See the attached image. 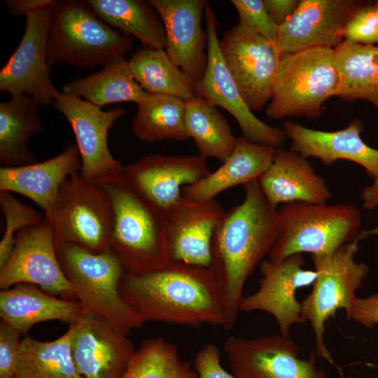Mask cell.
Listing matches in <instances>:
<instances>
[{
    "label": "cell",
    "mask_w": 378,
    "mask_h": 378,
    "mask_svg": "<svg viewBox=\"0 0 378 378\" xmlns=\"http://www.w3.org/2000/svg\"><path fill=\"white\" fill-rule=\"evenodd\" d=\"M244 192L242 202L225 211L211 242L209 267L220 288L226 330L235 324L247 279L281 230L279 211L267 201L258 181L246 184Z\"/></svg>",
    "instance_id": "obj_1"
},
{
    "label": "cell",
    "mask_w": 378,
    "mask_h": 378,
    "mask_svg": "<svg viewBox=\"0 0 378 378\" xmlns=\"http://www.w3.org/2000/svg\"><path fill=\"white\" fill-rule=\"evenodd\" d=\"M118 291L144 323L224 325L222 296L210 267L171 261L150 272L125 273Z\"/></svg>",
    "instance_id": "obj_2"
},
{
    "label": "cell",
    "mask_w": 378,
    "mask_h": 378,
    "mask_svg": "<svg viewBox=\"0 0 378 378\" xmlns=\"http://www.w3.org/2000/svg\"><path fill=\"white\" fill-rule=\"evenodd\" d=\"M107 194L113 222L109 246L125 273L141 274L170 262L165 212L139 192L122 172L99 182Z\"/></svg>",
    "instance_id": "obj_3"
},
{
    "label": "cell",
    "mask_w": 378,
    "mask_h": 378,
    "mask_svg": "<svg viewBox=\"0 0 378 378\" xmlns=\"http://www.w3.org/2000/svg\"><path fill=\"white\" fill-rule=\"evenodd\" d=\"M47 42L49 67L58 62L78 69L106 66L125 55L133 38L102 20L86 1L57 0Z\"/></svg>",
    "instance_id": "obj_4"
},
{
    "label": "cell",
    "mask_w": 378,
    "mask_h": 378,
    "mask_svg": "<svg viewBox=\"0 0 378 378\" xmlns=\"http://www.w3.org/2000/svg\"><path fill=\"white\" fill-rule=\"evenodd\" d=\"M56 253L77 301L85 308L104 317L127 336L144 323L119 294V283L125 271L113 250L108 248L96 253L67 242L57 246Z\"/></svg>",
    "instance_id": "obj_5"
},
{
    "label": "cell",
    "mask_w": 378,
    "mask_h": 378,
    "mask_svg": "<svg viewBox=\"0 0 378 378\" xmlns=\"http://www.w3.org/2000/svg\"><path fill=\"white\" fill-rule=\"evenodd\" d=\"M278 211L281 230L267 255L270 260L304 253H330L359 241L360 214L351 203L293 202L283 204Z\"/></svg>",
    "instance_id": "obj_6"
},
{
    "label": "cell",
    "mask_w": 378,
    "mask_h": 378,
    "mask_svg": "<svg viewBox=\"0 0 378 378\" xmlns=\"http://www.w3.org/2000/svg\"><path fill=\"white\" fill-rule=\"evenodd\" d=\"M339 87L333 48L282 53L265 113L276 120L318 118L324 102L337 96Z\"/></svg>",
    "instance_id": "obj_7"
},
{
    "label": "cell",
    "mask_w": 378,
    "mask_h": 378,
    "mask_svg": "<svg viewBox=\"0 0 378 378\" xmlns=\"http://www.w3.org/2000/svg\"><path fill=\"white\" fill-rule=\"evenodd\" d=\"M358 241L346 244L326 254L312 255L317 277L312 292L301 302V316L310 323L316 340V355L332 363L325 342L326 323L336 312L347 314L358 298L356 291L361 286L370 267L358 262L355 256Z\"/></svg>",
    "instance_id": "obj_8"
},
{
    "label": "cell",
    "mask_w": 378,
    "mask_h": 378,
    "mask_svg": "<svg viewBox=\"0 0 378 378\" xmlns=\"http://www.w3.org/2000/svg\"><path fill=\"white\" fill-rule=\"evenodd\" d=\"M45 216L55 248L67 242L96 253L110 248L113 215L109 198L98 183L86 180L80 172L64 181Z\"/></svg>",
    "instance_id": "obj_9"
},
{
    "label": "cell",
    "mask_w": 378,
    "mask_h": 378,
    "mask_svg": "<svg viewBox=\"0 0 378 378\" xmlns=\"http://www.w3.org/2000/svg\"><path fill=\"white\" fill-rule=\"evenodd\" d=\"M219 48L246 104L252 112L270 102L281 52L275 43L238 22L226 30Z\"/></svg>",
    "instance_id": "obj_10"
},
{
    "label": "cell",
    "mask_w": 378,
    "mask_h": 378,
    "mask_svg": "<svg viewBox=\"0 0 378 378\" xmlns=\"http://www.w3.org/2000/svg\"><path fill=\"white\" fill-rule=\"evenodd\" d=\"M52 4L28 13L22 38L0 71V91L26 94L39 106L52 104L59 92L52 85L47 62Z\"/></svg>",
    "instance_id": "obj_11"
},
{
    "label": "cell",
    "mask_w": 378,
    "mask_h": 378,
    "mask_svg": "<svg viewBox=\"0 0 378 378\" xmlns=\"http://www.w3.org/2000/svg\"><path fill=\"white\" fill-rule=\"evenodd\" d=\"M208 60L203 77L195 85V95L227 111L237 122L242 136L262 145L281 148L286 140L282 130L270 126L252 112L244 101L219 48L216 17L209 3L205 10Z\"/></svg>",
    "instance_id": "obj_12"
},
{
    "label": "cell",
    "mask_w": 378,
    "mask_h": 378,
    "mask_svg": "<svg viewBox=\"0 0 378 378\" xmlns=\"http://www.w3.org/2000/svg\"><path fill=\"white\" fill-rule=\"evenodd\" d=\"M18 284L36 285L64 299H76L59 265L51 225L46 216L16 234L13 252L0 269L1 290Z\"/></svg>",
    "instance_id": "obj_13"
},
{
    "label": "cell",
    "mask_w": 378,
    "mask_h": 378,
    "mask_svg": "<svg viewBox=\"0 0 378 378\" xmlns=\"http://www.w3.org/2000/svg\"><path fill=\"white\" fill-rule=\"evenodd\" d=\"M68 330L80 378H122L136 351L127 335L84 307Z\"/></svg>",
    "instance_id": "obj_14"
},
{
    "label": "cell",
    "mask_w": 378,
    "mask_h": 378,
    "mask_svg": "<svg viewBox=\"0 0 378 378\" xmlns=\"http://www.w3.org/2000/svg\"><path fill=\"white\" fill-rule=\"evenodd\" d=\"M52 105L66 118L74 133L81 161L80 174L84 178L99 183L122 172L123 164L109 150L108 135L114 122L125 115L123 108L103 111L85 99L60 91Z\"/></svg>",
    "instance_id": "obj_15"
},
{
    "label": "cell",
    "mask_w": 378,
    "mask_h": 378,
    "mask_svg": "<svg viewBox=\"0 0 378 378\" xmlns=\"http://www.w3.org/2000/svg\"><path fill=\"white\" fill-rule=\"evenodd\" d=\"M223 349L238 378H328L316 364V352L308 360L300 358L293 340L281 334L253 339L232 335Z\"/></svg>",
    "instance_id": "obj_16"
},
{
    "label": "cell",
    "mask_w": 378,
    "mask_h": 378,
    "mask_svg": "<svg viewBox=\"0 0 378 378\" xmlns=\"http://www.w3.org/2000/svg\"><path fill=\"white\" fill-rule=\"evenodd\" d=\"M302 254L291 255L283 260H264L259 265L261 279L258 289L244 296L240 312L262 311L276 320L281 335L289 337L295 324H304L301 316V302L296 298L298 289L314 284L317 272L305 270Z\"/></svg>",
    "instance_id": "obj_17"
},
{
    "label": "cell",
    "mask_w": 378,
    "mask_h": 378,
    "mask_svg": "<svg viewBox=\"0 0 378 378\" xmlns=\"http://www.w3.org/2000/svg\"><path fill=\"white\" fill-rule=\"evenodd\" d=\"M365 4L357 0H299L278 27L275 45L281 53L323 47L335 49L344 41L346 24Z\"/></svg>",
    "instance_id": "obj_18"
},
{
    "label": "cell",
    "mask_w": 378,
    "mask_h": 378,
    "mask_svg": "<svg viewBox=\"0 0 378 378\" xmlns=\"http://www.w3.org/2000/svg\"><path fill=\"white\" fill-rule=\"evenodd\" d=\"M164 212L170 260L209 267L212 239L223 209L214 200L182 195Z\"/></svg>",
    "instance_id": "obj_19"
},
{
    "label": "cell",
    "mask_w": 378,
    "mask_h": 378,
    "mask_svg": "<svg viewBox=\"0 0 378 378\" xmlns=\"http://www.w3.org/2000/svg\"><path fill=\"white\" fill-rule=\"evenodd\" d=\"M163 24L164 50L172 62L196 84L207 64L208 39L202 27L206 0H150Z\"/></svg>",
    "instance_id": "obj_20"
},
{
    "label": "cell",
    "mask_w": 378,
    "mask_h": 378,
    "mask_svg": "<svg viewBox=\"0 0 378 378\" xmlns=\"http://www.w3.org/2000/svg\"><path fill=\"white\" fill-rule=\"evenodd\" d=\"M210 172L206 158L200 154H150L122 169L125 178L164 211L182 196L183 186L197 183Z\"/></svg>",
    "instance_id": "obj_21"
},
{
    "label": "cell",
    "mask_w": 378,
    "mask_h": 378,
    "mask_svg": "<svg viewBox=\"0 0 378 378\" xmlns=\"http://www.w3.org/2000/svg\"><path fill=\"white\" fill-rule=\"evenodd\" d=\"M363 123L359 119L337 131L311 129L285 121L282 130L290 142V150L306 157L316 158L325 165L344 160L358 164L374 178L378 176V149L368 146L361 138Z\"/></svg>",
    "instance_id": "obj_22"
},
{
    "label": "cell",
    "mask_w": 378,
    "mask_h": 378,
    "mask_svg": "<svg viewBox=\"0 0 378 378\" xmlns=\"http://www.w3.org/2000/svg\"><path fill=\"white\" fill-rule=\"evenodd\" d=\"M258 181L274 207L293 202L327 203L332 197L308 158L290 149L278 148L270 166Z\"/></svg>",
    "instance_id": "obj_23"
},
{
    "label": "cell",
    "mask_w": 378,
    "mask_h": 378,
    "mask_svg": "<svg viewBox=\"0 0 378 378\" xmlns=\"http://www.w3.org/2000/svg\"><path fill=\"white\" fill-rule=\"evenodd\" d=\"M80 156L76 144L57 155L41 162L0 168V191L28 197L47 214L64 181L80 172Z\"/></svg>",
    "instance_id": "obj_24"
},
{
    "label": "cell",
    "mask_w": 378,
    "mask_h": 378,
    "mask_svg": "<svg viewBox=\"0 0 378 378\" xmlns=\"http://www.w3.org/2000/svg\"><path fill=\"white\" fill-rule=\"evenodd\" d=\"M277 149L243 136L238 137L222 165L197 183L183 187L182 195L197 200H214L228 188L258 180L270 166Z\"/></svg>",
    "instance_id": "obj_25"
},
{
    "label": "cell",
    "mask_w": 378,
    "mask_h": 378,
    "mask_svg": "<svg viewBox=\"0 0 378 378\" xmlns=\"http://www.w3.org/2000/svg\"><path fill=\"white\" fill-rule=\"evenodd\" d=\"M83 309L78 301L57 298L30 284H18L0 291L1 320L22 335L40 322L70 323Z\"/></svg>",
    "instance_id": "obj_26"
},
{
    "label": "cell",
    "mask_w": 378,
    "mask_h": 378,
    "mask_svg": "<svg viewBox=\"0 0 378 378\" xmlns=\"http://www.w3.org/2000/svg\"><path fill=\"white\" fill-rule=\"evenodd\" d=\"M38 104L26 94L10 96L0 103V163L15 167L38 162L28 140L43 131Z\"/></svg>",
    "instance_id": "obj_27"
},
{
    "label": "cell",
    "mask_w": 378,
    "mask_h": 378,
    "mask_svg": "<svg viewBox=\"0 0 378 378\" xmlns=\"http://www.w3.org/2000/svg\"><path fill=\"white\" fill-rule=\"evenodd\" d=\"M62 90L64 94L83 97L101 108L123 102L144 103L153 95L144 91L134 78L126 58L104 66L97 73L69 82Z\"/></svg>",
    "instance_id": "obj_28"
},
{
    "label": "cell",
    "mask_w": 378,
    "mask_h": 378,
    "mask_svg": "<svg viewBox=\"0 0 378 378\" xmlns=\"http://www.w3.org/2000/svg\"><path fill=\"white\" fill-rule=\"evenodd\" d=\"M334 50L340 75L336 97L347 102L365 100L378 109V45L344 40Z\"/></svg>",
    "instance_id": "obj_29"
},
{
    "label": "cell",
    "mask_w": 378,
    "mask_h": 378,
    "mask_svg": "<svg viewBox=\"0 0 378 378\" xmlns=\"http://www.w3.org/2000/svg\"><path fill=\"white\" fill-rule=\"evenodd\" d=\"M86 2L111 27L137 38L143 48H165L163 24L150 1L88 0Z\"/></svg>",
    "instance_id": "obj_30"
},
{
    "label": "cell",
    "mask_w": 378,
    "mask_h": 378,
    "mask_svg": "<svg viewBox=\"0 0 378 378\" xmlns=\"http://www.w3.org/2000/svg\"><path fill=\"white\" fill-rule=\"evenodd\" d=\"M127 61L132 76L147 93L184 101L195 96V83L172 62L164 49L141 48Z\"/></svg>",
    "instance_id": "obj_31"
},
{
    "label": "cell",
    "mask_w": 378,
    "mask_h": 378,
    "mask_svg": "<svg viewBox=\"0 0 378 378\" xmlns=\"http://www.w3.org/2000/svg\"><path fill=\"white\" fill-rule=\"evenodd\" d=\"M185 122L200 155L223 162L232 152L237 138L217 107L204 98L195 95L186 101Z\"/></svg>",
    "instance_id": "obj_32"
},
{
    "label": "cell",
    "mask_w": 378,
    "mask_h": 378,
    "mask_svg": "<svg viewBox=\"0 0 378 378\" xmlns=\"http://www.w3.org/2000/svg\"><path fill=\"white\" fill-rule=\"evenodd\" d=\"M15 378H80L71 351L70 332L52 341L21 340Z\"/></svg>",
    "instance_id": "obj_33"
},
{
    "label": "cell",
    "mask_w": 378,
    "mask_h": 378,
    "mask_svg": "<svg viewBox=\"0 0 378 378\" xmlns=\"http://www.w3.org/2000/svg\"><path fill=\"white\" fill-rule=\"evenodd\" d=\"M132 130L145 143L162 140L184 141L189 139L186 127V101L169 95H152L138 104Z\"/></svg>",
    "instance_id": "obj_34"
},
{
    "label": "cell",
    "mask_w": 378,
    "mask_h": 378,
    "mask_svg": "<svg viewBox=\"0 0 378 378\" xmlns=\"http://www.w3.org/2000/svg\"><path fill=\"white\" fill-rule=\"evenodd\" d=\"M122 378H198L178 348L160 338L144 340L136 350Z\"/></svg>",
    "instance_id": "obj_35"
},
{
    "label": "cell",
    "mask_w": 378,
    "mask_h": 378,
    "mask_svg": "<svg viewBox=\"0 0 378 378\" xmlns=\"http://www.w3.org/2000/svg\"><path fill=\"white\" fill-rule=\"evenodd\" d=\"M0 206L5 219V230L0 241V269L9 259L15 235L22 229L43 220L41 214L18 200L11 192L0 191Z\"/></svg>",
    "instance_id": "obj_36"
},
{
    "label": "cell",
    "mask_w": 378,
    "mask_h": 378,
    "mask_svg": "<svg viewBox=\"0 0 378 378\" xmlns=\"http://www.w3.org/2000/svg\"><path fill=\"white\" fill-rule=\"evenodd\" d=\"M239 16V22L275 43L278 26L273 22L263 0H231Z\"/></svg>",
    "instance_id": "obj_37"
},
{
    "label": "cell",
    "mask_w": 378,
    "mask_h": 378,
    "mask_svg": "<svg viewBox=\"0 0 378 378\" xmlns=\"http://www.w3.org/2000/svg\"><path fill=\"white\" fill-rule=\"evenodd\" d=\"M344 40L362 45H378V15L374 5L365 4L348 22Z\"/></svg>",
    "instance_id": "obj_38"
},
{
    "label": "cell",
    "mask_w": 378,
    "mask_h": 378,
    "mask_svg": "<svg viewBox=\"0 0 378 378\" xmlns=\"http://www.w3.org/2000/svg\"><path fill=\"white\" fill-rule=\"evenodd\" d=\"M21 332L1 320L0 322V378H15Z\"/></svg>",
    "instance_id": "obj_39"
},
{
    "label": "cell",
    "mask_w": 378,
    "mask_h": 378,
    "mask_svg": "<svg viewBox=\"0 0 378 378\" xmlns=\"http://www.w3.org/2000/svg\"><path fill=\"white\" fill-rule=\"evenodd\" d=\"M192 368L198 378H238L222 367L220 351L212 343L206 344L197 353Z\"/></svg>",
    "instance_id": "obj_40"
},
{
    "label": "cell",
    "mask_w": 378,
    "mask_h": 378,
    "mask_svg": "<svg viewBox=\"0 0 378 378\" xmlns=\"http://www.w3.org/2000/svg\"><path fill=\"white\" fill-rule=\"evenodd\" d=\"M346 315L347 319L354 320L367 328L378 324V293L364 298L358 297Z\"/></svg>",
    "instance_id": "obj_41"
},
{
    "label": "cell",
    "mask_w": 378,
    "mask_h": 378,
    "mask_svg": "<svg viewBox=\"0 0 378 378\" xmlns=\"http://www.w3.org/2000/svg\"><path fill=\"white\" fill-rule=\"evenodd\" d=\"M265 6L273 22L282 25L295 10L298 0H263Z\"/></svg>",
    "instance_id": "obj_42"
},
{
    "label": "cell",
    "mask_w": 378,
    "mask_h": 378,
    "mask_svg": "<svg viewBox=\"0 0 378 378\" xmlns=\"http://www.w3.org/2000/svg\"><path fill=\"white\" fill-rule=\"evenodd\" d=\"M54 0H8L5 1L13 16L26 15L28 13L51 5Z\"/></svg>",
    "instance_id": "obj_43"
},
{
    "label": "cell",
    "mask_w": 378,
    "mask_h": 378,
    "mask_svg": "<svg viewBox=\"0 0 378 378\" xmlns=\"http://www.w3.org/2000/svg\"><path fill=\"white\" fill-rule=\"evenodd\" d=\"M362 207L372 210L378 207V176L373 178L371 185L365 187L361 193Z\"/></svg>",
    "instance_id": "obj_44"
},
{
    "label": "cell",
    "mask_w": 378,
    "mask_h": 378,
    "mask_svg": "<svg viewBox=\"0 0 378 378\" xmlns=\"http://www.w3.org/2000/svg\"><path fill=\"white\" fill-rule=\"evenodd\" d=\"M373 235H378V226L370 230L362 229L360 233L359 239H365Z\"/></svg>",
    "instance_id": "obj_45"
},
{
    "label": "cell",
    "mask_w": 378,
    "mask_h": 378,
    "mask_svg": "<svg viewBox=\"0 0 378 378\" xmlns=\"http://www.w3.org/2000/svg\"><path fill=\"white\" fill-rule=\"evenodd\" d=\"M374 6L378 15V1L374 4Z\"/></svg>",
    "instance_id": "obj_46"
}]
</instances>
